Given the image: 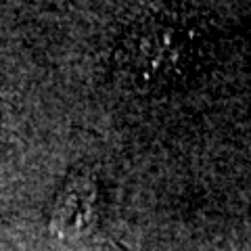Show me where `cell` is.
<instances>
[{
    "instance_id": "obj_2",
    "label": "cell",
    "mask_w": 251,
    "mask_h": 251,
    "mask_svg": "<svg viewBox=\"0 0 251 251\" xmlns=\"http://www.w3.org/2000/svg\"><path fill=\"white\" fill-rule=\"evenodd\" d=\"M103 220V193L99 176L90 166H75L49 211V232L61 243L90 239Z\"/></svg>"
},
{
    "instance_id": "obj_1",
    "label": "cell",
    "mask_w": 251,
    "mask_h": 251,
    "mask_svg": "<svg viewBox=\"0 0 251 251\" xmlns=\"http://www.w3.org/2000/svg\"><path fill=\"white\" fill-rule=\"evenodd\" d=\"M186 31L174 23L149 21L132 27L120 44L117 63L132 82L157 84L176 69L186 50Z\"/></svg>"
}]
</instances>
